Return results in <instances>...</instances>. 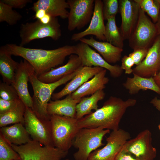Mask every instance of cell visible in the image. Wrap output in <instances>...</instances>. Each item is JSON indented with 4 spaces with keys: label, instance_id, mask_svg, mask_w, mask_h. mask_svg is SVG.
I'll return each instance as SVG.
<instances>
[{
    "label": "cell",
    "instance_id": "6da1fadb",
    "mask_svg": "<svg viewBox=\"0 0 160 160\" xmlns=\"http://www.w3.org/2000/svg\"><path fill=\"white\" fill-rule=\"evenodd\" d=\"M75 45H71L51 50L26 48L14 44H7L0 48V51L20 57L26 60L38 77L62 64L68 56L75 54Z\"/></svg>",
    "mask_w": 160,
    "mask_h": 160
},
{
    "label": "cell",
    "instance_id": "7a4b0ae2",
    "mask_svg": "<svg viewBox=\"0 0 160 160\" xmlns=\"http://www.w3.org/2000/svg\"><path fill=\"white\" fill-rule=\"evenodd\" d=\"M136 102L134 99L123 100L111 96L104 102L102 107L78 120V127L79 129L100 127L112 131L118 130L127 109L135 106Z\"/></svg>",
    "mask_w": 160,
    "mask_h": 160
},
{
    "label": "cell",
    "instance_id": "3957f363",
    "mask_svg": "<svg viewBox=\"0 0 160 160\" xmlns=\"http://www.w3.org/2000/svg\"><path fill=\"white\" fill-rule=\"evenodd\" d=\"M81 68L57 81L46 83L39 80L31 65L28 70L29 81L31 84L33 92L31 108L38 118L44 121L50 120V116L48 114L47 107L53 92L57 87L71 80L78 73Z\"/></svg>",
    "mask_w": 160,
    "mask_h": 160
},
{
    "label": "cell",
    "instance_id": "277c9868",
    "mask_svg": "<svg viewBox=\"0 0 160 160\" xmlns=\"http://www.w3.org/2000/svg\"><path fill=\"white\" fill-rule=\"evenodd\" d=\"M76 118L54 115L50 116L53 143L54 147L68 152L80 129Z\"/></svg>",
    "mask_w": 160,
    "mask_h": 160
},
{
    "label": "cell",
    "instance_id": "5b68a950",
    "mask_svg": "<svg viewBox=\"0 0 160 160\" xmlns=\"http://www.w3.org/2000/svg\"><path fill=\"white\" fill-rule=\"evenodd\" d=\"M110 130L102 127L80 129L72 142V146L78 149L73 154L75 160H87L89 155L104 144V137Z\"/></svg>",
    "mask_w": 160,
    "mask_h": 160
},
{
    "label": "cell",
    "instance_id": "8992f818",
    "mask_svg": "<svg viewBox=\"0 0 160 160\" xmlns=\"http://www.w3.org/2000/svg\"><path fill=\"white\" fill-rule=\"evenodd\" d=\"M20 38V46L24 47L31 41L46 37L58 40L61 36L60 24L57 17H52L47 24L41 23L39 20L22 24L19 32Z\"/></svg>",
    "mask_w": 160,
    "mask_h": 160
},
{
    "label": "cell",
    "instance_id": "52a82bcc",
    "mask_svg": "<svg viewBox=\"0 0 160 160\" xmlns=\"http://www.w3.org/2000/svg\"><path fill=\"white\" fill-rule=\"evenodd\" d=\"M11 145L22 160H61L68 153L54 146L44 145L32 139L22 145Z\"/></svg>",
    "mask_w": 160,
    "mask_h": 160
},
{
    "label": "cell",
    "instance_id": "ba28073f",
    "mask_svg": "<svg viewBox=\"0 0 160 160\" xmlns=\"http://www.w3.org/2000/svg\"><path fill=\"white\" fill-rule=\"evenodd\" d=\"M140 8L137 21L129 40L130 47L134 50L149 49L157 31L156 26Z\"/></svg>",
    "mask_w": 160,
    "mask_h": 160
},
{
    "label": "cell",
    "instance_id": "9c48e42d",
    "mask_svg": "<svg viewBox=\"0 0 160 160\" xmlns=\"http://www.w3.org/2000/svg\"><path fill=\"white\" fill-rule=\"evenodd\" d=\"M24 117V126L33 140L44 145L54 146L50 120L40 119L31 108L26 106Z\"/></svg>",
    "mask_w": 160,
    "mask_h": 160
},
{
    "label": "cell",
    "instance_id": "30bf717a",
    "mask_svg": "<svg viewBox=\"0 0 160 160\" xmlns=\"http://www.w3.org/2000/svg\"><path fill=\"white\" fill-rule=\"evenodd\" d=\"M95 0H68L70 11L68 28L70 31L81 29L89 22L94 12Z\"/></svg>",
    "mask_w": 160,
    "mask_h": 160
},
{
    "label": "cell",
    "instance_id": "8fae6325",
    "mask_svg": "<svg viewBox=\"0 0 160 160\" xmlns=\"http://www.w3.org/2000/svg\"><path fill=\"white\" fill-rule=\"evenodd\" d=\"M130 138L129 133L124 129L112 131L106 137L105 146L92 152L87 160H115L124 144Z\"/></svg>",
    "mask_w": 160,
    "mask_h": 160
},
{
    "label": "cell",
    "instance_id": "7c38bea8",
    "mask_svg": "<svg viewBox=\"0 0 160 160\" xmlns=\"http://www.w3.org/2000/svg\"><path fill=\"white\" fill-rule=\"evenodd\" d=\"M75 53L81 60L83 66L99 67L108 71L113 78L120 77L123 70L121 66L112 65L107 62L98 53L84 43L81 42L75 45Z\"/></svg>",
    "mask_w": 160,
    "mask_h": 160
},
{
    "label": "cell",
    "instance_id": "4fadbf2b",
    "mask_svg": "<svg viewBox=\"0 0 160 160\" xmlns=\"http://www.w3.org/2000/svg\"><path fill=\"white\" fill-rule=\"evenodd\" d=\"M152 135L150 130H144L127 141L123 148L140 160H153L157 151L152 145Z\"/></svg>",
    "mask_w": 160,
    "mask_h": 160
},
{
    "label": "cell",
    "instance_id": "5bb4252c",
    "mask_svg": "<svg viewBox=\"0 0 160 160\" xmlns=\"http://www.w3.org/2000/svg\"><path fill=\"white\" fill-rule=\"evenodd\" d=\"M133 71V74L145 78L153 77L160 71V36L155 38L145 57Z\"/></svg>",
    "mask_w": 160,
    "mask_h": 160
},
{
    "label": "cell",
    "instance_id": "9a60e30c",
    "mask_svg": "<svg viewBox=\"0 0 160 160\" xmlns=\"http://www.w3.org/2000/svg\"><path fill=\"white\" fill-rule=\"evenodd\" d=\"M103 9V1L101 0H95L93 14L88 27L83 31L73 34L71 37V40L76 41L86 36L92 35L100 41H106Z\"/></svg>",
    "mask_w": 160,
    "mask_h": 160
},
{
    "label": "cell",
    "instance_id": "2e32d148",
    "mask_svg": "<svg viewBox=\"0 0 160 160\" xmlns=\"http://www.w3.org/2000/svg\"><path fill=\"white\" fill-rule=\"evenodd\" d=\"M121 18L120 32L124 40L129 39L138 20L140 7L135 0H119Z\"/></svg>",
    "mask_w": 160,
    "mask_h": 160
},
{
    "label": "cell",
    "instance_id": "e0dca14e",
    "mask_svg": "<svg viewBox=\"0 0 160 160\" xmlns=\"http://www.w3.org/2000/svg\"><path fill=\"white\" fill-rule=\"evenodd\" d=\"M103 69L99 67L83 66L60 91L53 94L51 99L53 100H58L71 94Z\"/></svg>",
    "mask_w": 160,
    "mask_h": 160
},
{
    "label": "cell",
    "instance_id": "ac0fdd59",
    "mask_svg": "<svg viewBox=\"0 0 160 160\" xmlns=\"http://www.w3.org/2000/svg\"><path fill=\"white\" fill-rule=\"evenodd\" d=\"M30 65L25 60H21L16 71L14 81L12 85L25 106L31 108L33 104L32 97L28 89V82L29 81L28 70Z\"/></svg>",
    "mask_w": 160,
    "mask_h": 160
},
{
    "label": "cell",
    "instance_id": "d6986e66",
    "mask_svg": "<svg viewBox=\"0 0 160 160\" xmlns=\"http://www.w3.org/2000/svg\"><path fill=\"white\" fill-rule=\"evenodd\" d=\"M83 66L82 63L78 56L73 54L69 56L68 61L65 65L53 68L38 77L39 80L44 83H53L75 72Z\"/></svg>",
    "mask_w": 160,
    "mask_h": 160
},
{
    "label": "cell",
    "instance_id": "ffe728a7",
    "mask_svg": "<svg viewBox=\"0 0 160 160\" xmlns=\"http://www.w3.org/2000/svg\"><path fill=\"white\" fill-rule=\"evenodd\" d=\"M80 41L88 45L95 49L108 63H115L120 60L123 49L116 47L107 41H99L93 36L83 38Z\"/></svg>",
    "mask_w": 160,
    "mask_h": 160
},
{
    "label": "cell",
    "instance_id": "44dd1931",
    "mask_svg": "<svg viewBox=\"0 0 160 160\" xmlns=\"http://www.w3.org/2000/svg\"><path fill=\"white\" fill-rule=\"evenodd\" d=\"M107 70L103 69L84 83L71 94L72 97L81 99L86 96L92 95L99 90H103L109 81L108 78L105 76Z\"/></svg>",
    "mask_w": 160,
    "mask_h": 160
},
{
    "label": "cell",
    "instance_id": "7402d4cb",
    "mask_svg": "<svg viewBox=\"0 0 160 160\" xmlns=\"http://www.w3.org/2000/svg\"><path fill=\"white\" fill-rule=\"evenodd\" d=\"M81 99L73 98L71 94L63 99L50 100L47 105L48 114L76 118V106Z\"/></svg>",
    "mask_w": 160,
    "mask_h": 160
},
{
    "label": "cell",
    "instance_id": "603a6c76",
    "mask_svg": "<svg viewBox=\"0 0 160 160\" xmlns=\"http://www.w3.org/2000/svg\"><path fill=\"white\" fill-rule=\"evenodd\" d=\"M69 7L65 0H38L34 2L31 8L35 12L43 9L52 17H60L62 19L68 18Z\"/></svg>",
    "mask_w": 160,
    "mask_h": 160
},
{
    "label": "cell",
    "instance_id": "cb8c5ba5",
    "mask_svg": "<svg viewBox=\"0 0 160 160\" xmlns=\"http://www.w3.org/2000/svg\"><path fill=\"white\" fill-rule=\"evenodd\" d=\"M0 133L9 143L17 145L25 144L32 140L22 124H15L0 127Z\"/></svg>",
    "mask_w": 160,
    "mask_h": 160
},
{
    "label": "cell",
    "instance_id": "d4e9b609",
    "mask_svg": "<svg viewBox=\"0 0 160 160\" xmlns=\"http://www.w3.org/2000/svg\"><path fill=\"white\" fill-rule=\"evenodd\" d=\"M132 78L128 77L123 84L124 87L128 91L130 95L137 94L140 90H152L160 95V88L153 77L145 78L133 73Z\"/></svg>",
    "mask_w": 160,
    "mask_h": 160
},
{
    "label": "cell",
    "instance_id": "484cf974",
    "mask_svg": "<svg viewBox=\"0 0 160 160\" xmlns=\"http://www.w3.org/2000/svg\"><path fill=\"white\" fill-rule=\"evenodd\" d=\"M105 95L103 90H101L90 96L82 98L76 106V118L79 119L92 113V110H97L98 102L104 99Z\"/></svg>",
    "mask_w": 160,
    "mask_h": 160
},
{
    "label": "cell",
    "instance_id": "4316f807",
    "mask_svg": "<svg viewBox=\"0 0 160 160\" xmlns=\"http://www.w3.org/2000/svg\"><path fill=\"white\" fill-rule=\"evenodd\" d=\"M11 56L9 54L0 51V73L3 81L10 84L14 82L19 63L13 60Z\"/></svg>",
    "mask_w": 160,
    "mask_h": 160
},
{
    "label": "cell",
    "instance_id": "83f0119b",
    "mask_svg": "<svg viewBox=\"0 0 160 160\" xmlns=\"http://www.w3.org/2000/svg\"><path fill=\"white\" fill-rule=\"evenodd\" d=\"M107 20L105 30L106 41L116 47L123 49L124 40L120 31L116 25V16L111 17Z\"/></svg>",
    "mask_w": 160,
    "mask_h": 160
},
{
    "label": "cell",
    "instance_id": "f1b7e54d",
    "mask_svg": "<svg viewBox=\"0 0 160 160\" xmlns=\"http://www.w3.org/2000/svg\"><path fill=\"white\" fill-rule=\"evenodd\" d=\"M25 109V105L21 100L15 108L6 113L0 114V127L19 123L24 125Z\"/></svg>",
    "mask_w": 160,
    "mask_h": 160
},
{
    "label": "cell",
    "instance_id": "f546056e",
    "mask_svg": "<svg viewBox=\"0 0 160 160\" xmlns=\"http://www.w3.org/2000/svg\"><path fill=\"white\" fill-rule=\"evenodd\" d=\"M22 15L13 8L0 0V22H5L10 25L17 24Z\"/></svg>",
    "mask_w": 160,
    "mask_h": 160
},
{
    "label": "cell",
    "instance_id": "4dcf8cb0",
    "mask_svg": "<svg viewBox=\"0 0 160 160\" xmlns=\"http://www.w3.org/2000/svg\"><path fill=\"white\" fill-rule=\"evenodd\" d=\"M0 160H22L18 154L0 133Z\"/></svg>",
    "mask_w": 160,
    "mask_h": 160
},
{
    "label": "cell",
    "instance_id": "1f68e13d",
    "mask_svg": "<svg viewBox=\"0 0 160 160\" xmlns=\"http://www.w3.org/2000/svg\"><path fill=\"white\" fill-rule=\"evenodd\" d=\"M0 98L10 101L20 98L14 86L3 81L0 82Z\"/></svg>",
    "mask_w": 160,
    "mask_h": 160
},
{
    "label": "cell",
    "instance_id": "d6a6232c",
    "mask_svg": "<svg viewBox=\"0 0 160 160\" xmlns=\"http://www.w3.org/2000/svg\"><path fill=\"white\" fill-rule=\"evenodd\" d=\"M103 2V15L104 20L116 16L118 12L119 4L117 0H104Z\"/></svg>",
    "mask_w": 160,
    "mask_h": 160
},
{
    "label": "cell",
    "instance_id": "836d02e7",
    "mask_svg": "<svg viewBox=\"0 0 160 160\" xmlns=\"http://www.w3.org/2000/svg\"><path fill=\"white\" fill-rule=\"evenodd\" d=\"M20 98L14 100H7L0 98V114L6 113L16 108L21 101Z\"/></svg>",
    "mask_w": 160,
    "mask_h": 160
},
{
    "label": "cell",
    "instance_id": "e575fe53",
    "mask_svg": "<svg viewBox=\"0 0 160 160\" xmlns=\"http://www.w3.org/2000/svg\"><path fill=\"white\" fill-rule=\"evenodd\" d=\"M149 49L140 48L134 50L129 55L133 60L135 64L137 65L140 64L146 56Z\"/></svg>",
    "mask_w": 160,
    "mask_h": 160
},
{
    "label": "cell",
    "instance_id": "d590c367",
    "mask_svg": "<svg viewBox=\"0 0 160 160\" xmlns=\"http://www.w3.org/2000/svg\"><path fill=\"white\" fill-rule=\"evenodd\" d=\"M121 68L125 71V73L127 74H130L133 73L132 67L135 64L132 58L129 55H124L122 58Z\"/></svg>",
    "mask_w": 160,
    "mask_h": 160
},
{
    "label": "cell",
    "instance_id": "8d00e7d4",
    "mask_svg": "<svg viewBox=\"0 0 160 160\" xmlns=\"http://www.w3.org/2000/svg\"><path fill=\"white\" fill-rule=\"evenodd\" d=\"M12 8L22 9L31 2L30 0H0Z\"/></svg>",
    "mask_w": 160,
    "mask_h": 160
},
{
    "label": "cell",
    "instance_id": "74e56055",
    "mask_svg": "<svg viewBox=\"0 0 160 160\" xmlns=\"http://www.w3.org/2000/svg\"><path fill=\"white\" fill-rule=\"evenodd\" d=\"M154 1L153 6L147 13L152 18L153 22L156 23L158 20L159 15L160 5L157 0H154Z\"/></svg>",
    "mask_w": 160,
    "mask_h": 160
},
{
    "label": "cell",
    "instance_id": "f35d334b",
    "mask_svg": "<svg viewBox=\"0 0 160 160\" xmlns=\"http://www.w3.org/2000/svg\"><path fill=\"white\" fill-rule=\"evenodd\" d=\"M115 160H140L123 148L119 152Z\"/></svg>",
    "mask_w": 160,
    "mask_h": 160
},
{
    "label": "cell",
    "instance_id": "ab89813d",
    "mask_svg": "<svg viewBox=\"0 0 160 160\" xmlns=\"http://www.w3.org/2000/svg\"><path fill=\"white\" fill-rule=\"evenodd\" d=\"M139 4L140 8L144 12H147L153 7V0H135Z\"/></svg>",
    "mask_w": 160,
    "mask_h": 160
},
{
    "label": "cell",
    "instance_id": "60d3db41",
    "mask_svg": "<svg viewBox=\"0 0 160 160\" xmlns=\"http://www.w3.org/2000/svg\"><path fill=\"white\" fill-rule=\"evenodd\" d=\"M150 103L160 112V99L155 97L151 101Z\"/></svg>",
    "mask_w": 160,
    "mask_h": 160
},
{
    "label": "cell",
    "instance_id": "b9f144b4",
    "mask_svg": "<svg viewBox=\"0 0 160 160\" xmlns=\"http://www.w3.org/2000/svg\"><path fill=\"white\" fill-rule=\"evenodd\" d=\"M46 12L43 9H39L35 12L34 19L39 20L42 18L46 14Z\"/></svg>",
    "mask_w": 160,
    "mask_h": 160
},
{
    "label": "cell",
    "instance_id": "7bdbcfd3",
    "mask_svg": "<svg viewBox=\"0 0 160 160\" xmlns=\"http://www.w3.org/2000/svg\"><path fill=\"white\" fill-rule=\"evenodd\" d=\"M52 17L46 13L42 18L38 20H39L41 23L43 24H47L50 22Z\"/></svg>",
    "mask_w": 160,
    "mask_h": 160
},
{
    "label": "cell",
    "instance_id": "ee69618b",
    "mask_svg": "<svg viewBox=\"0 0 160 160\" xmlns=\"http://www.w3.org/2000/svg\"><path fill=\"white\" fill-rule=\"evenodd\" d=\"M156 83L160 88V71L153 76Z\"/></svg>",
    "mask_w": 160,
    "mask_h": 160
},
{
    "label": "cell",
    "instance_id": "f6af8a7d",
    "mask_svg": "<svg viewBox=\"0 0 160 160\" xmlns=\"http://www.w3.org/2000/svg\"><path fill=\"white\" fill-rule=\"evenodd\" d=\"M157 31V34L160 36V14L159 15V18L156 24Z\"/></svg>",
    "mask_w": 160,
    "mask_h": 160
},
{
    "label": "cell",
    "instance_id": "bcb514c9",
    "mask_svg": "<svg viewBox=\"0 0 160 160\" xmlns=\"http://www.w3.org/2000/svg\"><path fill=\"white\" fill-rule=\"evenodd\" d=\"M157 1L158 2L160 5V0H157Z\"/></svg>",
    "mask_w": 160,
    "mask_h": 160
},
{
    "label": "cell",
    "instance_id": "7dc6e473",
    "mask_svg": "<svg viewBox=\"0 0 160 160\" xmlns=\"http://www.w3.org/2000/svg\"><path fill=\"white\" fill-rule=\"evenodd\" d=\"M158 127H159V129L160 130V123L159 124V125Z\"/></svg>",
    "mask_w": 160,
    "mask_h": 160
},
{
    "label": "cell",
    "instance_id": "c3c4849f",
    "mask_svg": "<svg viewBox=\"0 0 160 160\" xmlns=\"http://www.w3.org/2000/svg\"><path fill=\"white\" fill-rule=\"evenodd\" d=\"M64 160H69L68 159H65Z\"/></svg>",
    "mask_w": 160,
    "mask_h": 160
}]
</instances>
